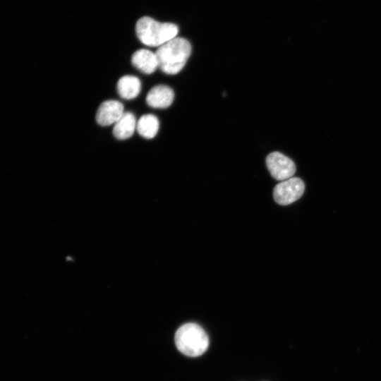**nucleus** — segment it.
<instances>
[{
	"label": "nucleus",
	"instance_id": "1",
	"mask_svg": "<svg viewBox=\"0 0 381 381\" xmlns=\"http://www.w3.org/2000/svg\"><path fill=\"white\" fill-rule=\"evenodd\" d=\"M191 53L190 43L183 37H176L159 47L155 52L158 67L169 75L179 73Z\"/></svg>",
	"mask_w": 381,
	"mask_h": 381
},
{
	"label": "nucleus",
	"instance_id": "8",
	"mask_svg": "<svg viewBox=\"0 0 381 381\" xmlns=\"http://www.w3.org/2000/svg\"><path fill=\"white\" fill-rule=\"evenodd\" d=\"M131 62L138 70L145 74L152 73L158 67L155 53L146 49L135 52L132 55Z\"/></svg>",
	"mask_w": 381,
	"mask_h": 381
},
{
	"label": "nucleus",
	"instance_id": "2",
	"mask_svg": "<svg viewBox=\"0 0 381 381\" xmlns=\"http://www.w3.org/2000/svg\"><path fill=\"white\" fill-rule=\"evenodd\" d=\"M135 32L139 40L146 46L160 47L176 37L178 26L171 23H161L144 16L136 23Z\"/></svg>",
	"mask_w": 381,
	"mask_h": 381
},
{
	"label": "nucleus",
	"instance_id": "9",
	"mask_svg": "<svg viewBox=\"0 0 381 381\" xmlns=\"http://www.w3.org/2000/svg\"><path fill=\"white\" fill-rule=\"evenodd\" d=\"M136 124L134 114L131 112H124L115 123L113 134L119 140L128 139L133 135Z\"/></svg>",
	"mask_w": 381,
	"mask_h": 381
},
{
	"label": "nucleus",
	"instance_id": "3",
	"mask_svg": "<svg viewBox=\"0 0 381 381\" xmlns=\"http://www.w3.org/2000/svg\"><path fill=\"white\" fill-rule=\"evenodd\" d=\"M174 339L179 351L190 357L202 355L209 346L207 334L195 323H186L181 326L175 334Z\"/></svg>",
	"mask_w": 381,
	"mask_h": 381
},
{
	"label": "nucleus",
	"instance_id": "10",
	"mask_svg": "<svg viewBox=\"0 0 381 381\" xmlns=\"http://www.w3.org/2000/svg\"><path fill=\"white\" fill-rule=\"evenodd\" d=\"M116 89L123 99H134L140 92L141 83L136 76L124 75L118 80Z\"/></svg>",
	"mask_w": 381,
	"mask_h": 381
},
{
	"label": "nucleus",
	"instance_id": "5",
	"mask_svg": "<svg viewBox=\"0 0 381 381\" xmlns=\"http://www.w3.org/2000/svg\"><path fill=\"white\" fill-rule=\"evenodd\" d=\"M266 165L272 176L278 181L291 178L296 172L294 162L279 152H273L266 157Z\"/></svg>",
	"mask_w": 381,
	"mask_h": 381
},
{
	"label": "nucleus",
	"instance_id": "11",
	"mask_svg": "<svg viewBox=\"0 0 381 381\" xmlns=\"http://www.w3.org/2000/svg\"><path fill=\"white\" fill-rule=\"evenodd\" d=\"M159 127V120L153 114L143 115L136 124L138 133L147 139L153 138L157 135Z\"/></svg>",
	"mask_w": 381,
	"mask_h": 381
},
{
	"label": "nucleus",
	"instance_id": "6",
	"mask_svg": "<svg viewBox=\"0 0 381 381\" xmlns=\"http://www.w3.org/2000/svg\"><path fill=\"white\" fill-rule=\"evenodd\" d=\"M123 105L116 100H107L99 107L96 113V121L102 126L115 123L123 114Z\"/></svg>",
	"mask_w": 381,
	"mask_h": 381
},
{
	"label": "nucleus",
	"instance_id": "7",
	"mask_svg": "<svg viewBox=\"0 0 381 381\" xmlns=\"http://www.w3.org/2000/svg\"><path fill=\"white\" fill-rule=\"evenodd\" d=\"M174 93L173 90L164 85L153 87L146 96V102L152 108L165 109L173 102Z\"/></svg>",
	"mask_w": 381,
	"mask_h": 381
},
{
	"label": "nucleus",
	"instance_id": "4",
	"mask_svg": "<svg viewBox=\"0 0 381 381\" xmlns=\"http://www.w3.org/2000/svg\"><path fill=\"white\" fill-rule=\"evenodd\" d=\"M305 190L303 181L298 177H291L277 184L273 190L275 202L281 205H289L298 200Z\"/></svg>",
	"mask_w": 381,
	"mask_h": 381
}]
</instances>
